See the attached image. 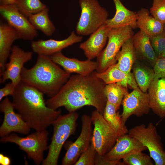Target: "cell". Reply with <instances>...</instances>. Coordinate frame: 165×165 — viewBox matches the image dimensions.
Returning <instances> with one entry per match:
<instances>
[{
	"mask_svg": "<svg viewBox=\"0 0 165 165\" xmlns=\"http://www.w3.org/2000/svg\"><path fill=\"white\" fill-rule=\"evenodd\" d=\"M105 85L97 77L96 71L86 75H73L56 95L47 100L46 104L55 110L64 107L69 112L91 106L103 114L107 102L104 92Z\"/></svg>",
	"mask_w": 165,
	"mask_h": 165,
	"instance_id": "obj_1",
	"label": "cell"
},
{
	"mask_svg": "<svg viewBox=\"0 0 165 165\" xmlns=\"http://www.w3.org/2000/svg\"><path fill=\"white\" fill-rule=\"evenodd\" d=\"M12 96L15 109L29 127L36 131L46 130L61 114V109L47 106L42 92L22 81Z\"/></svg>",
	"mask_w": 165,
	"mask_h": 165,
	"instance_id": "obj_2",
	"label": "cell"
},
{
	"mask_svg": "<svg viewBox=\"0 0 165 165\" xmlns=\"http://www.w3.org/2000/svg\"><path fill=\"white\" fill-rule=\"evenodd\" d=\"M59 65L50 56L38 55L32 67L23 68L21 81L51 97L58 92L71 76V74Z\"/></svg>",
	"mask_w": 165,
	"mask_h": 165,
	"instance_id": "obj_3",
	"label": "cell"
},
{
	"mask_svg": "<svg viewBox=\"0 0 165 165\" xmlns=\"http://www.w3.org/2000/svg\"><path fill=\"white\" fill-rule=\"evenodd\" d=\"M79 117L75 112L60 115L52 123L53 130L51 142L48 146V152L43 161V165H57L62 148L71 135L74 134Z\"/></svg>",
	"mask_w": 165,
	"mask_h": 165,
	"instance_id": "obj_4",
	"label": "cell"
},
{
	"mask_svg": "<svg viewBox=\"0 0 165 165\" xmlns=\"http://www.w3.org/2000/svg\"><path fill=\"white\" fill-rule=\"evenodd\" d=\"M49 133L46 130L36 131L27 136L21 137L14 133L1 137L2 142L14 143L27 154L35 164L39 165L44 159V152L48 149Z\"/></svg>",
	"mask_w": 165,
	"mask_h": 165,
	"instance_id": "obj_5",
	"label": "cell"
},
{
	"mask_svg": "<svg viewBox=\"0 0 165 165\" xmlns=\"http://www.w3.org/2000/svg\"><path fill=\"white\" fill-rule=\"evenodd\" d=\"M79 3L81 13L75 28L78 35H88L105 24L108 12L97 0H79Z\"/></svg>",
	"mask_w": 165,
	"mask_h": 165,
	"instance_id": "obj_6",
	"label": "cell"
},
{
	"mask_svg": "<svg viewBox=\"0 0 165 165\" xmlns=\"http://www.w3.org/2000/svg\"><path fill=\"white\" fill-rule=\"evenodd\" d=\"M132 29L129 26L110 29L107 45L97 57V72H102L116 63V57L122 46L134 35Z\"/></svg>",
	"mask_w": 165,
	"mask_h": 165,
	"instance_id": "obj_7",
	"label": "cell"
},
{
	"mask_svg": "<svg viewBox=\"0 0 165 165\" xmlns=\"http://www.w3.org/2000/svg\"><path fill=\"white\" fill-rule=\"evenodd\" d=\"M131 137L138 140L149 151L156 165H165V151L156 128L151 122L135 126L128 131Z\"/></svg>",
	"mask_w": 165,
	"mask_h": 165,
	"instance_id": "obj_8",
	"label": "cell"
},
{
	"mask_svg": "<svg viewBox=\"0 0 165 165\" xmlns=\"http://www.w3.org/2000/svg\"><path fill=\"white\" fill-rule=\"evenodd\" d=\"M90 116L94 126L91 142L97 153L104 156L113 147L117 137L103 114L98 111L96 109L93 111Z\"/></svg>",
	"mask_w": 165,
	"mask_h": 165,
	"instance_id": "obj_9",
	"label": "cell"
},
{
	"mask_svg": "<svg viewBox=\"0 0 165 165\" xmlns=\"http://www.w3.org/2000/svg\"><path fill=\"white\" fill-rule=\"evenodd\" d=\"M0 13L7 23L19 33L21 39L32 40L37 36V30L28 18L20 11L15 4L0 5Z\"/></svg>",
	"mask_w": 165,
	"mask_h": 165,
	"instance_id": "obj_10",
	"label": "cell"
},
{
	"mask_svg": "<svg viewBox=\"0 0 165 165\" xmlns=\"http://www.w3.org/2000/svg\"><path fill=\"white\" fill-rule=\"evenodd\" d=\"M81 122L80 134L75 141L68 147L62 159V165L74 164L91 143L93 133L91 116L83 115L81 117Z\"/></svg>",
	"mask_w": 165,
	"mask_h": 165,
	"instance_id": "obj_11",
	"label": "cell"
},
{
	"mask_svg": "<svg viewBox=\"0 0 165 165\" xmlns=\"http://www.w3.org/2000/svg\"><path fill=\"white\" fill-rule=\"evenodd\" d=\"M121 105L123 110L121 115L125 124L131 116L141 117L148 114L151 109L148 93L143 92L138 87L125 95Z\"/></svg>",
	"mask_w": 165,
	"mask_h": 165,
	"instance_id": "obj_12",
	"label": "cell"
},
{
	"mask_svg": "<svg viewBox=\"0 0 165 165\" xmlns=\"http://www.w3.org/2000/svg\"><path fill=\"white\" fill-rule=\"evenodd\" d=\"M33 53L26 51L19 46H12L9 56V61L5 66V70L0 75V83L10 79L16 86L21 81V74L24 65L32 57Z\"/></svg>",
	"mask_w": 165,
	"mask_h": 165,
	"instance_id": "obj_13",
	"label": "cell"
},
{
	"mask_svg": "<svg viewBox=\"0 0 165 165\" xmlns=\"http://www.w3.org/2000/svg\"><path fill=\"white\" fill-rule=\"evenodd\" d=\"M12 102L7 97L0 104V111L4 115L3 121L0 127V136L2 137L12 132L28 134L31 128L20 114L16 113Z\"/></svg>",
	"mask_w": 165,
	"mask_h": 165,
	"instance_id": "obj_14",
	"label": "cell"
},
{
	"mask_svg": "<svg viewBox=\"0 0 165 165\" xmlns=\"http://www.w3.org/2000/svg\"><path fill=\"white\" fill-rule=\"evenodd\" d=\"M82 36L77 35L72 31L67 38L61 40L52 39L32 41L31 46L33 51L38 55L50 56L73 44L80 42Z\"/></svg>",
	"mask_w": 165,
	"mask_h": 165,
	"instance_id": "obj_15",
	"label": "cell"
},
{
	"mask_svg": "<svg viewBox=\"0 0 165 165\" xmlns=\"http://www.w3.org/2000/svg\"><path fill=\"white\" fill-rule=\"evenodd\" d=\"M147 149L138 140L127 134L118 137L113 147L104 156L109 160H120L134 152Z\"/></svg>",
	"mask_w": 165,
	"mask_h": 165,
	"instance_id": "obj_16",
	"label": "cell"
},
{
	"mask_svg": "<svg viewBox=\"0 0 165 165\" xmlns=\"http://www.w3.org/2000/svg\"><path fill=\"white\" fill-rule=\"evenodd\" d=\"M50 57L53 61L70 74L75 73L82 75H87L96 71L97 67L96 61L88 59L82 61L69 58L65 56L61 51Z\"/></svg>",
	"mask_w": 165,
	"mask_h": 165,
	"instance_id": "obj_17",
	"label": "cell"
},
{
	"mask_svg": "<svg viewBox=\"0 0 165 165\" xmlns=\"http://www.w3.org/2000/svg\"><path fill=\"white\" fill-rule=\"evenodd\" d=\"M111 28L104 24L91 34L89 38L81 43L80 49L83 51L87 59L97 58L103 50L108 40V35Z\"/></svg>",
	"mask_w": 165,
	"mask_h": 165,
	"instance_id": "obj_18",
	"label": "cell"
},
{
	"mask_svg": "<svg viewBox=\"0 0 165 165\" xmlns=\"http://www.w3.org/2000/svg\"><path fill=\"white\" fill-rule=\"evenodd\" d=\"M21 39L19 33L7 23L0 24V74L5 70V66L10 55L12 45L15 40Z\"/></svg>",
	"mask_w": 165,
	"mask_h": 165,
	"instance_id": "obj_19",
	"label": "cell"
},
{
	"mask_svg": "<svg viewBox=\"0 0 165 165\" xmlns=\"http://www.w3.org/2000/svg\"><path fill=\"white\" fill-rule=\"evenodd\" d=\"M96 75L106 84L116 83L127 88L129 86L133 89L138 87L133 74H128L122 71L119 68L116 63L102 72H96Z\"/></svg>",
	"mask_w": 165,
	"mask_h": 165,
	"instance_id": "obj_20",
	"label": "cell"
},
{
	"mask_svg": "<svg viewBox=\"0 0 165 165\" xmlns=\"http://www.w3.org/2000/svg\"><path fill=\"white\" fill-rule=\"evenodd\" d=\"M147 92L151 109L160 117H165V78L154 79Z\"/></svg>",
	"mask_w": 165,
	"mask_h": 165,
	"instance_id": "obj_21",
	"label": "cell"
},
{
	"mask_svg": "<svg viewBox=\"0 0 165 165\" xmlns=\"http://www.w3.org/2000/svg\"><path fill=\"white\" fill-rule=\"evenodd\" d=\"M112 0L116 7L115 14L112 18L107 20L105 25L111 28L127 26H129L132 29L137 28V13L128 9L120 0Z\"/></svg>",
	"mask_w": 165,
	"mask_h": 165,
	"instance_id": "obj_22",
	"label": "cell"
},
{
	"mask_svg": "<svg viewBox=\"0 0 165 165\" xmlns=\"http://www.w3.org/2000/svg\"><path fill=\"white\" fill-rule=\"evenodd\" d=\"M137 57L146 60L153 66L158 59L151 45L150 37L141 30L132 37Z\"/></svg>",
	"mask_w": 165,
	"mask_h": 165,
	"instance_id": "obj_23",
	"label": "cell"
},
{
	"mask_svg": "<svg viewBox=\"0 0 165 165\" xmlns=\"http://www.w3.org/2000/svg\"><path fill=\"white\" fill-rule=\"evenodd\" d=\"M150 12L145 8H141L137 13V28L149 37L161 33L164 30V24L150 15Z\"/></svg>",
	"mask_w": 165,
	"mask_h": 165,
	"instance_id": "obj_24",
	"label": "cell"
},
{
	"mask_svg": "<svg viewBox=\"0 0 165 165\" xmlns=\"http://www.w3.org/2000/svg\"><path fill=\"white\" fill-rule=\"evenodd\" d=\"M137 57L132 38L123 45L116 56V60L120 69L127 73L131 74V70Z\"/></svg>",
	"mask_w": 165,
	"mask_h": 165,
	"instance_id": "obj_25",
	"label": "cell"
},
{
	"mask_svg": "<svg viewBox=\"0 0 165 165\" xmlns=\"http://www.w3.org/2000/svg\"><path fill=\"white\" fill-rule=\"evenodd\" d=\"M103 115L117 138L128 134L129 130L123 122L121 115L113 105L107 101Z\"/></svg>",
	"mask_w": 165,
	"mask_h": 165,
	"instance_id": "obj_26",
	"label": "cell"
},
{
	"mask_svg": "<svg viewBox=\"0 0 165 165\" xmlns=\"http://www.w3.org/2000/svg\"><path fill=\"white\" fill-rule=\"evenodd\" d=\"M49 9L46 7L41 11L28 17L30 22L37 29L46 35H52L56 30L55 27L50 19Z\"/></svg>",
	"mask_w": 165,
	"mask_h": 165,
	"instance_id": "obj_27",
	"label": "cell"
},
{
	"mask_svg": "<svg viewBox=\"0 0 165 165\" xmlns=\"http://www.w3.org/2000/svg\"><path fill=\"white\" fill-rule=\"evenodd\" d=\"M132 69L134 78L139 88L142 91L147 93L154 79L153 69L135 61Z\"/></svg>",
	"mask_w": 165,
	"mask_h": 165,
	"instance_id": "obj_28",
	"label": "cell"
},
{
	"mask_svg": "<svg viewBox=\"0 0 165 165\" xmlns=\"http://www.w3.org/2000/svg\"><path fill=\"white\" fill-rule=\"evenodd\" d=\"M104 92L107 101L113 105L118 111L125 95L128 93L127 88L116 83L106 84Z\"/></svg>",
	"mask_w": 165,
	"mask_h": 165,
	"instance_id": "obj_29",
	"label": "cell"
},
{
	"mask_svg": "<svg viewBox=\"0 0 165 165\" xmlns=\"http://www.w3.org/2000/svg\"><path fill=\"white\" fill-rule=\"evenodd\" d=\"M15 4L20 11L28 17L47 7L40 0H17Z\"/></svg>",
	"mask_w": 165,
	"mask_h": 165,
	"instance_id": "obj_30",
	"label": "cell"
},
{
	"mask_svg": "<svg viewBox=\"0 0 165 165\" xmlns=\"http://www.w3.org/2000/svg\"><path fill=\"white\" fill-rule=\"evenodd\" d=\"M124 165H153L150 156L142 151L134 152L123 159Z\"/></svg>",
	"mask_w": 165,
	"mask_h": 165,
	"instance_id": "obj_31",
	"label": "cell"
},
{
	"mask_svg": "<svg viewBox=\"0 0 165 165\" xmlns=\"http://www.w3.org/2000/svg\"><path fill=\"white\" fill-rule=\"evenodd\" d=\"M150 13L158 21L165 24V0H153Z\"/></svg>",
	"mask_w": 165,
	"mask_h": 165,
	"instance_id": "obj_32",
	"label": "cell"
},
{
	"mask_svg": "<svg viewBox=\"0 0 165 165\" xmlns=\"http://www.w3.org/2000/svg\"><path fill=\"white\" fill-rule=\"evenodd\" d=\"M97 152L91 142L88 148L80 156L75 165H94Z\"/></svg>",
	"mask_w": 165,
	"mask_h": 165,
	"instance_id": "obj_33",
	"label": "cell"
},
{
	"mask_svg": "<svg viewBox=\"0 0 165 165\" xmlns=\"http://www.w3.org/2000/svg\"><path fill=\"white\" fill-rule=\"evenodd\" d=\"M151 45L158 57L159 58L165 49V31L150 37Z\"/></svg>",
	"mask_w": 165,
	"mask_h": 165,
	"instance_id": "obj_34",
	"label": "cell"
},
{
	"mask_svg": "<svg viewBox=\"0 0 165 165\" xmlns=\"http://www.w3.org/2000/svg\"><path fill=\"white\" fill-rule=\"evenodd\" d=\"M154 79L165 78V58H158L153 69Z\"/></svg>",
	"mask_w": 165,
	"mask_h": 165,
	"instance_id": "obj_35",
	"label": "cell"
},
{
	"mask_svg": "<svg viewBox=\"0 0 165 165\" xmlns=\"http://www.w3.org/2000/svg\"><path fill=\"white\" fill-rule=\"evenodd\" d=\"M95 165H124L120 160H111L97 153L95 158Z\"/></svg>",
	"mask_w": 165,
	"mask_h": 165,
	"instance_id": "obj_36",
	"label": "cell"
},
{
	"mask_svg": "<svg viewBox=\"0 0 165 165\" xmlns=\"http://www.w3.org/2000/svg\"><path fill=\"white\" fill-rule=\"evenodd\" d=\"M16 86L12 82L6 83L5 86L0 89V101L3 97L8 95L12 96L14 94Z\"/></svg>",
	"mask_w": 165,
	"mask_h": 165,
	"instance_id": "obj_37",
	"label": "cell"
},
{
	"mask_svg": "<svg viewBox=\"0 0 165 165\" xmlns=\"http://www.w3.org/2000/svg\"><path fill=\"white\" fill-rule=\"evenodd\" d=\"M11 163L10 159L2 154H0V164L1 165H9Z\"/></svg>",
	"mask_w": 165,
	"mask_h": 165,
	"instance_id": "obj_38",
	"label": "cell"
},
{
	"mask_svg": "<svg viewBox=\"0 0 165 165\" xmlns=\"http://www.w3.org/2000/svg\"><path fill=\"white\" fill-rule=\"evenodd\" d=\"M17 0H0L1 5H8L15 4Z\"/></svg>",
	"mask_w": 165,
	"mask_h": 165,
	"instance_id": "obj_39",
	"label": "cell"
},
{
	"mask_svg": "<svg viewBox=\"0 0 165 165\" xmlns=\"http://www.w3.org/2000/svg\"><path fill=\"white\" fill-rule=\"evenodd\" d=\"M159 58H165V49Z\"/></svg>",
	"mask_w": 165,
	"mask_h": 165,
	"instance_id": "obj_40",
	"label": "cell"
},
{
	"mask_svg": "<svg viewBox=\"0 0 165 165\" xmlns=\"http://www.w3.org/2000/svg\"><path fill=\"white\" fill-rule=\"evenodd\" d=\"M164 30L165 31V24H164Z\"/></svg>",
	"mask_w": 165,
	"mask_h": 165,
	"instance_id": "obj_41",
	"label": "cell"
}]
</instances>
